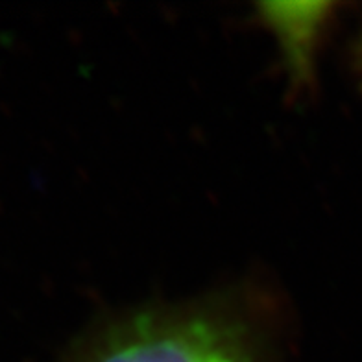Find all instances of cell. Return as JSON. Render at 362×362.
Segmentation results:
<instances>
[{"mask_svg":"<svg viewBox=\"0 0 362 362\" xmlns=\"http://www.w3.org/2000/svg\"><path fill=\"white\" fill-rule=\"evenodd\" d=\"M76 362H259L222 320L202 315L143 316L98 342Z\"/></svg>","mask_w":362,"mask_h":362,"instance_id":"6da1fadb","label":"cell"}]
</instances>
